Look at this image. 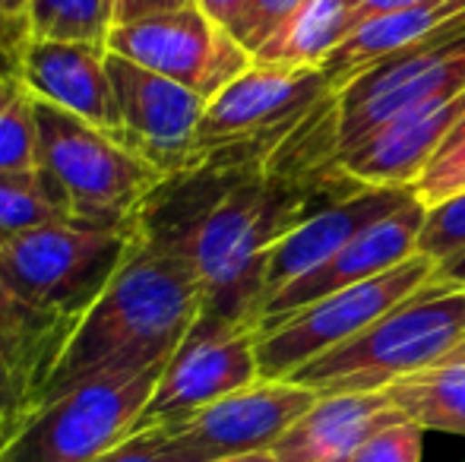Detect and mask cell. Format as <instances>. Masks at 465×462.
Masks as SVG:
<instances>
[{"label": "cell", "instance_id": "cell-1", "mask_svg": "<svg viewBox=\"0 0 465 462\" xmlns=\"http://www.w3.org/2000/svg\"><path fill=\"white\" fill-rule=\"evenodd\" d=\"M368 191L342 165L311 178H270L263 168L196 165L168 178L143 210V231L193 263L203 314L257 327L272 251L330 206Z\"/></svg>", "mask_w": 465, "mask_h": 462}, {"label": "cell", "instance_id": "cell-2", "mask_svg": "<svg viewBox=\"0 0 465 462\" xmlns=\"http://www.w3.org/2000/svg\"><path fill=\"white\" fill-rule=\"evenodd\" d=\"M200 314L203 282L193 263L146 238L67 336L35 406L95 377L168 364Z\"/></svg>", "mask_w": 465, "mask_h": 462}, {"label": "cell", "instance_id": "cell-3", "mask_svg": "<svg viewBox=\"0 0 465 462\" xmlns=\"http://www.w3.org/2000/svg\"><path fill=\"white\" fill-rule=\"evenodd\" d=\"M465 361V285L434 276L364 333L307 361L288 380L320 396L380 393L409 374Z\"/></svg>", "mask_w": 465, "mask_h": 462}, {"label": "cell", "instance_id": "cell-4", "mask_svg": "<svg viewBox=\"0 0 465 462\" xmlns=\"http://www.w3.org/2000/svg\"><path fill=\"white\" fill-rule=\"evenodd\" d=\"M143 241V222L61 219L0 241V276L32 308L76 327Z\"/></svg>", "mask_w": 465, "mask_h": 462}, {"label": "cell", "instance_id": "cell-5", "mask_svg": "<svg viewBox=\"0 0 465 462\" xmlns=\"http://www.w3.org/2000/svg\"><path fill=\"white\" fill-rule=\"evenodd\" d=\"M38 159L57 184L70 219L93 225L143 222L165 174L114 130L35 102Z\"/></svg>", "mask_w": 465, "mask_h": 462}, {"label": "cell", "instance_id": "cell-6", "mask_svg": "<svg viewBox=\"0 0 465 462\" xmlns=\"http://www.w3.org/2000/svg\"><path fill=\"white\" fill-rule=\"evenodd\" d=\"M326 95H332V89L323 70L253 64L206 105L187 172L196 165L263 168L266 155Z\"/></svg>", "mask_w": 465, "mask_h": 462}, {"label": "cell", "instance_id": "cell-7", "mask_svg": "<svg viewBox=\"0 0 465 462\" xmlns=\"http://www.w3.org/2000/svg\"><path fill=\"white\" fill-rule=\"evenodd\" d=\"M162 370L104 374L45 399L23 418L0 462H98L134 434Z\"/></svg>", "mask_w": 465, "mask_h": 462}, {"label": "cell", "instance_id": "cell-8", "mask_svg": "<svg viewBox=\"0 0 465 462\" xmlns=\"http://www.w3.org/2000/svg\"><path fill=\"white\" fill-rule=\"evenodd\" d=\"M437 276V263L424 253H411L392 270L364 279L358 285L326 295L304 310L260 329L257 361L263 380H288L307 361L355 339L358 333L409 301L421 285Z\"/></svg>", "mask_w": 465, "mask_h": 462}, {"label": "cell", "instance_id": "cell-9", "mask_svg": "<svg viewBox=\"0 0 465 462\" xmlns=\"http://www.w3.org/2000/svg\"><path fill=\"white\" fill-rule=\"evenodd\" d=\"M456 93H465V13L339 89V159L392 117Z\"/></svg>", "mask_w": 465, "mask_h": 462}, {"label": "cell", "instance_id": "cell-10", "mask_svg": "<svg viewBox=\"0 0 465 462\" xmlns=\"http://www.w3.org/2000/svg\"><path fill=\"white\" fill-rule=\"evenodd\" d=\"M104 48L213 102L253 67V54L196 4L114 25Z\"/></svg>", "mask_w": 465, "mask_h": 462}, {"label": "cell", "instance_id": "cell-11", "mask_svg": "<svg viewBox=\"0 0 465 462\" xmlns=\"http://www.w3.org/2000/svg\"><path fill=\"white\" fill-rule=\"evenodd\" d=\"M257 327L200 314L184 342L168 358L134 431L174 425V421L257 383Z\"/></svg>", "mask_w": 465, "mask_h": 462}, {"label": "cell", "instance_id": "cell-12", "mask_svg": "<svg viewBox=\"0 0 465 462\" xmlns=\"http://www.w3.org/2000/svg\"><path fill=\"white\" fill-rule=\"evenodd\" d=\"M108 76L117 102V136L146 155L165 178L187 172L196 127L209 102L193 89L153 74L108 51Z\"/></svg>", "mask_w": 465, "mask_h": 462}, {"label": "cell", "instance_id": "cell-13", "mask_svg": "<svg viewBox=\"0 0 465 462\" xmlns=\"http://www.w3.org/2000/svg\"><path fill=\"white\" fill-rule=\"evenodd\" d=\"M320 393L294 380H263L174 421L162 425L178 444L193 450L203 462L241 453L272 450L282 434L317 406Z\"/></svg>", "mask_w": 465, "mask_h": 462}, {"label": "cell", "instance_id": "cell-14", "mask_svg": "<svg viewBox=\"0 0 465 462\" xmlns=\"http://www.w3.org/2000/svg\"><path fill=\"white\" fill-rule=\"evenodd\" d=\"M10 74L32 102H45L104 130H117L108 48L23 35L10 51Z\"/></svg>", "mask_w": 465, "mask_h": 462}, {"label": "cell", "instance_id": "cell-15", "mask_svg": "<svg viewBox=\"0 0 465 462\" xmlns=\"http://www.w3.org/2000/svg\"><path fill=\"white\" fill-rule=\"evenodd\" d=\"M424 216H428V206L421 200H409L402 210L390 212L380 222H373L371 229H364L358 238H351L349 244L339 253H332L323 266L311 270L307 276H301L298 282H292L288 289H282L263 310V320L260 329L270 327V323L282 320V317H292L298 310H304L307 304L320 301L326 295H336V291L358 285L364 279H373L380 272L392 270L402 260H409L418 247L424 229Z\"/></svg>", "mask_w": 465, "mask_h": 462}, {"label": "cell", "instance_id": "cell-16", "mask_svg": "<svg viewBox=\"0 0 465 462\" xmlns=\"http://www.w3.org/2000/svg\"><path fill=\"white\" fill-rule=\"evenodd\" d=\"M462 114L465 93L418 105L364 136L339 159V165L368 187H411L443 143L453 136Z\"/></svg>", "mask_w": 465, "mask_h": 462}, {"label": "cell", "instance_id": "cell-17", "mask_svg": "<svg viewBox=\"0 0 465 462\" xmlns=\"http://www.w3.org/2000/svg\"><path fill=\"white\" fill-rule=\"evenodd\" d=\"M409 200H415V187H368V191L330 206L320 216H313L311 222L294 229L272 251L270 270H266V304L282 289L298 282L301 276H307L317 266H323L332 253L342 251L351 238H358L373 222L402 210Z\"/></svg>", "mask_w": 465, "mask_h": 462}, {"label": "cell", "instance_id": "cell-18", "mask_svg": "<svg viewBox=\"0 0 465 462\" xmlns=\"http://www.w3.org/2000/svg\"><path fill=\"white\" fill-rule=\"evenodd\" d=\"M405 421L386 393L320 396L317 406L298 418L276 447V462H342L355 447L383 428Z\"/></svg>", "mask_w": 465, "mask_h": 462}, {"label": "cell", "instance_id": "cell-19", "mask_svg": "<svg viewBox=\"0 0 465 462\" xmlns=\"http://www.w3.org/2000/svg\"><path fill=\"white\" fill-rule=\"evenodd\" d=\"M465 13V0H430L409 10L386 13V16L368 19L361 29H355L323 64V74L330 80V89L339 93L345 83L361 76L364 70L377 67L380 61L424 42L434 32L447 29L456 16Z\"/></svg>", "mask_w": 465, "mask_h": 462}, {"label": "cell", "instance_id": "cell-20", "mask_svg": "<svg viewBox=\"0 0 465 462\" xmlns=\"http://www.w3.org/2000/svg\"><path fill=\"white\" fill-rule=\"evenodd\" d=\"M355 32L351 0H304L282 29L253 54V64L288 70H323L332 51Z\"/></svg>", "mask_w": 465, "mask_h": 462}, {"label": "cell", "instance_id": "cell-21", "mask_svg": "<svg viewBox=\"0 0 465 462\" xmlns=\"http://www.w3.org/2000/svg\"><path fill=\"white\" fill-rule=\"evenodd\" d=\"M70 333H74L70 323L32 308L0 276V349L6 351L13 368L23 377L25 389H29L32 408H35L38 389H42L45 377L54 368L57 355H61Z\"/></svg>", "mask_w": 465, "mask_h": 462}, {"label": "cell", "instance_id": "cell-22", "mask_svg": "<svg viewBox=\"0 0 465 462\" xmlns=\"http://www.w3.org/2000/svg\"><path fill=\"white\" fill-rule=\"evenodd\" d=\"M383 393L411 425L465 434V361L418 370L390 383Z\"/></svg>", "mask_w": 465, "mask_h": 462}, {"label": "cell", "instance_id": "cell-23", "mask_svg": "<svg viewBox=\"0 0 465 462\" xmlns=\"http://www.w3.org/2000/svg\"><path fill=\"white\" fill-rule=\"evenodd\" d=\"M61 219H70L67 203L45 168L0 174V241Z\"/></svg>", "mask_w": 465, "mask_h": 462}, {"label": "cell", "instance_id": "cell-24", "mask_svg": "<svg viewBox=\"0 0 465 462\" xmlns=\"http://www.w3.org/2000/svg\"><path fill=\"white\" fill-rule=\"evenodd\" d=\"M108 32V0H29L25 10V35L32 38L104 44Z\"/></svg>", "mask_w": 465, "mask_h": 462}, {"label": "cell", "instance_id": "cell-25", "mask_svg": "<svg viewBox=\"0 0 465 462\" xmlns=\"http://www.w3.org/2000/svg\"><path fill=\"white\" fill-rule=\"evenodd\" d=\"M38 127L35 102L13 80V74L0 76V174L38 172Z\"/></svg>", "mask_w": 465, "mask_h": 462}, {"label": "cell", "instance_id": "cell-26", "mask_svg": "<svg viewBox=\"0 0 465 462\" xmlns=\"http://www.w3.org/2000/svg\"><path fill=\"white\" fill-rule=\"evenodd\" d=\"M415 253L430 257L437 266L465 253V193L430 206L428 216H424V229Z\"/></svg>", "mask_w": 465, "mask_h": 462}, {"label": "cell", "instance_id": "cell-27", "mask_svg": "<svg viewBox=\"0 0 465 462\" xmlns=\"http://www.w3.org/2000/svg\"><path fill=\"white\" fill-rule=\"evenodd\" d=\"M411 187H415V197L428 210L443 203V200L465 193V133L443 143L440 152L428 162V168L418 174V181Z\"/></svg>", "mask_w": 465, "mask_h": 462}, {"label": "cell", "instance_id": "cell-28", "mask_svg": "<svg viewBox=\"0 0 465 462\" xmlns=\"http://www.w3.org/2000/svg\"><path fill=\"white\" fill-rule=\"evenodd\" d=\"M301 4H304V0H244L238 19H234V25H232V35L238 38L251 54H257Z\"/></svg>", "mask_w": 465, "mask_h": 462}, {"label": "cell", "instance_id": "cell-29", "mask_svg": "<svg viewBox=\"0 0 465 462\" xmlns=\"http://www.w3.org/2000/svg\"><path fill=\"white\" fill-rule=\"evenodd\" d=\"M421 437L424 428L411 425V421H396L368 437L361 447H355L342 462H421Z\"/></svg>", "mask_w": 465, "mask_h": 462}, {"label": "cell", "instance_id": "cell-30", "mask_svg": "<svg viewBox=\"0 0 465 462\" xmlns=\"http://www.w3.org/2000/svg\"><path fill=\"white\" fill-rule=\"evenodd\" d=\"M98 462H203L193 450L165 434L162 428L134 431L124 444H117L111 453H104Z\"/></svg>", "mask_w": 465, "mask_h": 462}, {"label": "cell", "instance_id": "cell-31", "mask_svg": "<svg viewBox=\"0 0 465 462\" xmlns=\"http://www.w3.org/2000/svg\"><path fill=\"white\" fill-rule=\"evenodd\" d=\"M190 4H196V0H108L111 29H114V25L136 23V19H146V16H159V13H168V10H181V6H190Z\"/></svg>", "mask_w": 465, "mask_h": 462}, {"label": "cell", "instance_id": "cell-32", "mask_svg": "<svg viewBox=\"0 0 465 462\" xmlns=\"http://www.w3.org/2000/svg\"><path fill=\"white\" fill-rule=\"evenodd\" d=\"M0 408H32L29 389L4 349H0Z\"/></svg>", "mask_w": 465, "mask_h": 462}, {"label": "cell", "instance_id": "cell-33", "mask_svg": "<svg viewBox=\"0 0 465 462\" xmlns=\"http://www.w3.org/2000/svg\"><path fill=\"white\" fill-rule=\"evenodd\" d=\"M430 4V0H351V23L355 29H361L368 19L386 16V13H396V10H409V6H421Z\"/></svg>", "mask_w": 465, "mask_h": 462}, {"label": "cell", "instance_id": "cell-34", "mask_svg": "<svg viewBox=\"0 0 465 462\" xmlns=\"http://www.w3.org/2000/svg\"><path fill=\"white\" fill-rule=\"evenodd\" d=\"M241 4H244V0H196V6H200V10L213 19V23L225 25L228 32H232L234 19H238Z\"/></svg>", "mask_w": 465, "mask_h": 462}, {"label": "cell", "instance_id": "cell-35", "mask_svg": "<svg viewBox=\"0 0 465 462\" xmlns=\"http://www.w3.org/2000/svg\"><path fill=\"white\" fill-rule=\"evenodd\" d=\"M25 10H29V0H0V23L25 35Z\"/></svg>", "mask_w": 465, "mask_h": 462}, {"label": "cell", "instance_id": "cell-36", "mask_svg": "<svg viewBox=\"0 0 465 462\" xmlns=\"http://www.w3.org/2000/svg\"><path fill=\"white\" fill-rule=\"evenodd\" d=\"M29 412L32 408H0V450L10 444V437L19 431V425H23V418Z\"/></svg>", "mask_w": 465, "mask_h": 462}, {"label": "cell", "instance_id": "cell-37", "mask_svg": "<svg viewBox=\"0 0 465 462\" xmlns=\"http://www.w3.org/2000/svg\"><path fill=\"white\" fill-rule=\"evenodd\" d=\"M437 276L447 279V282H453V285H465V253H460L456 260H450V263L437 266Z\"/></svg>", "mask_w": 465, "mask_h": 462}, {"label": "cell", "instance_id": "cell-38", "mask_svg": "<svg viewBox=\"0 0 465 462\" xmlns=\"http://www.w3.org/2000/svg\"><path fill=\"white\" fill-rule=\"evenodd\" d=\"M209 462H276V457H272V450H257V453H241V457H222Z\"/></svg>", "mask_w": 465, "mask_h": 462}, {"label": "cell", "instance_id": "cell-39", "mask_svg": "<svg viewBox=\"0 0 465 462\" xmlns=\"http://www.w3.org/2000/svg\"><path fill=\"white\" fill-rule=\"evenodd\" d=\"M19 38H23V35H19V32L6 29V25H4V23H0V51H10V48H13V44H16V42H19Z\"/></svg>", "mask_w": 465, "mask_h": 462}, {"label": "cell", "instance_id": "cell-40", "mask_svg": "<svg viewBox=\"0 0 465 462\" xmlns=\"http://www.w3.org/2000/svg\"><path fill=\"white\" fill-rule=\"evenodd\" d=\"M462 133H465V114H462V121L456 123V130H453V136H450V140H456V136H462ZM450 140H447V143H450Z\"/></svg>", "mask_w": 465, "mask_h": 462}, {"label": "cell", "instance_id": "cell-41", "mask_svg": "<svg viewBox=\"0 0 465 462\" xmlns=\"http://www.w3.org/2000/svg\"><path fill=\"white\" fill-rule=\"evenodd\" d=\"M0 76H4V70H0Z\"/></svg>", "mask_w": 465, "mask_h": 462}]
</instances>
